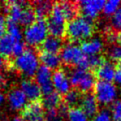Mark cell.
Listing matches in <instances>:
<instances>
[{
  "label": "cell",
  "mask_w": 121,
  "mask_h": 121,
  "mask_svg": "<svg viewBox=\"0 0 121 121\" xmlns=\"http://www.w3.org/2000/svg\"><path fill=\"white\" fill-rule=\"evenodd\" d=\"M95 31L93 21L83 17H76L66 25V35L73 42L86 41L92 37Z\"/></svg>",
  "instance_id": "cell-1"
},
{
  "label": "cell",
  "mask_w": 121,
  "mask_h": 121,
  "mask_svg": "<svg viewBox=\"0 0 121 121\" xmlns=\"http://www.w3.org/2000/svg\"><path fill=\"white\" fill-rule=\"evenodd\" d=\"M60 60L67 66H74L76 68L83 70L90 69L89 59L82 52L81 47L74 43H68L63 46L60 52Z\"/></svg>",
  "instance_id": "cell-2"
},
{
  "label": "cell",
  "mask_w": 121,
  "mask_h": 121,
  "mask_svg": "<svg viewBox=\"0 0 121 121\" xmlns=\"http://www.w3.org/2000/svg\"><path fill=\"white\" fill-rule=\"evenodd\" d=\"M13 66L23 76L32 77L39 68V58L32 49H26L25 52L15 57Z\"/></svg>",
  "instance_id": "cell-3"
},
{
  "label": "cell",
  "mask_w": 121,
  "mask_h": 121,
  "mask_svg": "<svg viewBox=\"0 0 121 121\" xmlns=\"http://www.w3.org/2000/svg\"><path fill=\"white\" fill-rule=\"evenodd\" d=\"M66 19L60 3H55L52 5V12L47 21L48 33L50 36L60 38L66 34Z\"/></svg>",
  "instance_id": "cell-4"
},
{
  "label": "cell",
  "mask_w": 121,
  "mask_h": 121,
  "mask_svg": "<svg viewBox=\"0 0 121 121\" xmlns=\"http://www.w3.org/2000/svg\"><path fill=\"white\" fill-rule=\"evenodd\" d=\"M69 80L71 86L77 88L78 91L84 94L90 93L96 84L95 76L91 71L81 68L73 69L70 73Z\"/></svg>",
  "instance_id": "cell-5"
},
{
  "label": "cell",
  "mask_w": 121,
  "mask_h": 121,
  "mask_svg": "<svg viewBox=\"0 0 121 121\" xmlns=\"http://www.w3.org/2000/svg\"><path fill=\"white\" fill-rule=\"evenodd\" d=\"M47 21L45 19H37L32 25L26 27L23 32L25 42L31 47L41 46L47 37Z\"/></svg>",
  "instance_id": "cell-6"
},
{
  "label": "cell",
  "mask_w": 121,
  "mask_h": 121,
  "mask_svg": "<svg viewBox=\"0 0 121 121\" xmlns=\"http://www.w3.org/2000/svg\"><path fill=\"white\" fill-rule=\"evenodd\" d=\"M94 91L97 102L102 105L113 104L118 95L117 88L112 82L97 81L94 87Z\"/></svg>",
  "instance_id": "cell-7"
},
{
  "label": "cell",
  "mask_w": 121,
  "mask_h": 121,
  "mask_svg": "<svg viewBox=\"0 0 121 121\" xmlns=\"http://www.w3.org/2000/svg\"><path fill=\"white\" fill-rule=\"evenodd\" d=\"M52 79V70L48 69L44 66H39L37 73L35 74V81L39 86L43 95H47L54 91Z\"/></svg>",
  "instance_id": "cell-8"
},
{
  "label": "cell",
  "mask_w": 121,
  "mask_h": 121,
  "mask_svg": "<svg viewBox=\"0 0 121 121\" xmlns=\"http://www.w3.org/2000/svg\"><path fill=\"white\" fill-rule=\"evenodd\" d=\"M104 3L105 1L104 0H84L78 3V7L82 13L83 17L93 21L103 10Z\"/></svg>",
  "instance_id": "cell-9"
},
{
  "label": "cell",
  "mask_w": 121,
  "mask_h": 121,
  "mask_svg": "<svg viewBox=\"0 0 121 121\" xmlns=\"http://www.w3.org/2000/svg\"><path fill=\"white\" fill-rule=\"evenodd\" d=\"M44 106L39 101L31 102L22 110V117L25 121H45Z\"/></svg>",
  "instance_id": "cell-10"
},
{
  "label": "cell",
  "mask_w": 121,
  "mask_h": 121,
  "mask_svg": "<svg viewBox=\"0 0 121 121\" xmlns=\"http://www.w3.org/2000/svg\"><path fill=\"white\" fill-rule=\"evenodd\" d=\"M52 86L57 93L60 95H66L71 91V82L69 77L63 70H56L52 73Z\"/></svg>",
  "instance_id": "cell-11"
},
{
  "label": "cell",
  "mask_w": 121,
  "mask_h": 121,
  "mask_svg": "<svg viewBox=\"0 0 121 121\" xmlns=\"http://www.w3.org/2000/svg\"><path fill=\"white\" fill-rule=\"evenodd\" d=\"M79 104L81 106L80 109L87 115L88 118H94L98 114L99 103L97 102L94 95L91 93L83 95Z\"/></svg>",
  "instance_id": "cell-12"
},
{
  "label": "cell",
  "mask_w": 121,
  "mask_h": 121,
  "mask_svg": "<svg viewBox=\"0 0 121 121\" xmlns=\"http://www.w3.org/2000/svg\"><path fill=\"white\" fill-rule=\"evenodd\" d=\"M20 89L25 94L27 100L32 102L38 101L42 96V91L37 82L31 79H25L21 81Z\"/></svg>",
  "instance_id": "cell-13"
},
{
  "label": "cell",
  "mask_w": 121,
  "mask_h": 121,
  "mask_svg": "<svg viewBox=\"0 0 121 121\" xmlns=\"http://www.w3.org/2000/svg\"><path fill=\"white\" fill-rule=\"evenodd\" d=\"M8 102L13 110H22L26 107L27 99L21 89H13L8 95Z\"/></svg>",
  "instance_id": "cell-14"
},
{
  "label": "cell",
  "mask_w": 121,
  "mask_h": 121,
  "mask_svg": "<svg viewBox=\"0 0 121 121\" xmlns=\"http://www.w3.org/2000/svg\"><path fill=\"white\" fill-rule=\"evenodd\" d=\"M103 47H104V43L101 39L98 37L88 39L81 44V51L87 56L99 55L103 50Z\"/></svg>",
  "instance_id": "cell-15"
},
{
  "label": "cell",
  "mask_w": 121,
  "mask_h": 121,
  "mask_svg": "<svg viewBox=\"0 0 121 121\" xmlns=\"http://www.w3.org/2000/svg\"><path fill=\"white\" fill-rule=\"evenodd\" d=\"M115 71V66L114 63L105 60L100 66L95 70V78L97 77L101 81L111 82L114 81Z\"/></svg>",
  "instance_id": "cell-16"
},
{
  "label": "cell",
  "mask_w": 121,
  "mask_h": 121,
  "mask_svg": "<svg viewBox=\"0 0 121 121\" xmlns=\"http://www.w3.org/2000/svg\"><path fill=\"white\" fill-rule=\"evenodd\" d=\"M63 47V43L61 39L53 36H47L42 44L41 45L42 52H49L52 54H57L61 51Z\"/></svg>",
  "instance_id": "cell-17"
},
{
  "label": "cell",
  "mask_w": 121,
  "mask_h": 121,
  "mask_svg": "<svg viewBox=\"0 0 121 121\" xmlns=\"http://www.w3.org/2000/svg\"><path fill=\"white\" fill-rule=\"evenodd\" d=\"M38 58L42 63V66L50 70H57L61 62L58 54H52L46 52H41Z\"/></svg>",
  "instance_id": "cell-18"
},
{
  "label": "cell",
  "mask_w": 121,
  "mask_h": 121,
  "mask_svg": "<svg viewBox=\"0 0 121 121\" xmlns=\"http://www.w3.org/2000/svg\"><path fill=\"white\" fill-rule=\"evenodd\" d=\"M16 42L17 41L13 38L10 35L5 34L0 39V56L4 58L13 56V50Z\"/></svg>",
  "instance_id": "cell-19"
},
{
  "label": "cell",
  "mask_w": 121,
  "mask_h": 121,
  "mask_svg": "<svg viewBox=\"0 0 121 121\" xmlns=\"http://www.w3.org/2000/svg\"><path fill=\"white\" fill-rule=\"evenodd\" d=\"M52 3L49 1H39L35 4L33 8L36 17L37 19H44L46 17L50 15L52 9Z\"/></svg>",
  "instance_id": "cell-20"
},
{
  "label": "cell",
  "mask_w": 121,
  "mask_h": 121,
  "mask_svg": "<svg viewBox=\"0 0 121 121\" xmlns=\"http://www.w3.org/2000/svg\"><path fill=\"white\" fill-rule=\"evenodd\" d=\"M60 104H61L60 95L56 91H54L49 95H44L42 104L47 109H55L56 108L57 109Z\"/></svg>",
  "instance_id": "cell-21"
},
{
  "label": "cell",
  "mask_w": 121,
  "mask_h": 121,
  "mask_svg": "<svg viewBox=\"0 0 121 121\" xmlns=\"http://www.w3.org/2000/svg\"><path fill=\"white\" fill-rule=\"evenodd\" d=\"M36 20H37V17H36L33 8L29 7V6L27 5L23 9V10H22L18 24L21 26L27 27L30 25H32Z\"/></svg>",
  "instance_id": "cell-22"
},
{
  "label": "cell",
  "mask_w": 121,
  "mask_h": 121,
  "mask_svg": "<svg viewBox=\"0 0 121 121\" xmlns=\"http://www.w3.org/2000/svg\"><path fill=\"white\" fill-rule=\"evenodd\" d=\"M60 5L62 9L64 15L66 17V21H71L75 18L78 12V6H76V3L71 2H59Z\"/></svg>",
  "instance_id": "cell-23"
},
{
  "label": "cell",
  "mask_w": 121,
  "mask_h": 121,
  "mask_svg": "<svg viewBox=\"0 0 121 121\" xmlns=\"http://www.w3.org/2000/svg\"><path fill=\"white\" fill-rule=\"evenodd\" d=\"M81 93L77 90H71L64 96V104L68 107L74 108L81 100Z\"/></svg>",
  "instance_id": "cell-24"
},
{
  "label": "cell",
  "mask_w": 121,
  "mask_h": 121,
  "mask_svg": "<svg viewBox=\"0 0 121 121\" xmlns=\"http://www.w3.org/2000/svg\"><path fill=\"white\" fill-rule=\"evenodd\" d=\"M7 32L8 34L10 35L16 41H22L23 35H22L19 24L7 20Z\"/></svg>",
  "instance_id": "cell-25"
},
{
  "label": "cell",
  "mask_w": 121,
  "mask_h": 121,
  "mask_svg": "<svg viewBox=\"0 0 121 121\" xmlns=\"http://www.w3.org/2000/svg\"><path fill=\"white\" fill-rule=\"evenodd\" d=\"M68 121H88V117L80 108H70L67 113Z\"/></svg>",
  "instance_id": "cell-26"
},
{
  "label": "cell",
  "mask_w": 121,
  "mask_h": 121,
  "mask_svg": "<svg viewBox=\"0 0 121 121\" xmlns=\"http://www.w3.org/2000/svg\"><path fill=\"white\" fill-rule=\"evenodd\" d=\"M107 55L113 62H121V45L114 43L108 48Z\"/></svg>",
  "instance_id": "cell-27"
},
{
  "label": "cell",
  "mask_w": 121,
  "mask_h": 121,
  "mask_svg": "<svg viewBox=\"0 0 121 121\" xmlns=\"http://www.w3.org/2000/svg\"><path fill=\"white\" fill-rule=\"evenodd\" d=\"M120 4L121 2L119 0H109V1L104 3L102 11L104 15L112 17L114 13L120 8Z\"/></svg>",
  "instance_id": "cell-28"
},
{
  "label": "cell",
  "mask_w": 121,
  "mask_h": 121,
  "mask_svg": "<svg viewBox=\"0 0 121 121\" xmlns=\"http://www.w3.org/2000/svg\"><path fill=\"white\" fill-rule=\"evenodd\" d=\"M111 116L114 121L121 120V100L118 99L112 104L111 107Z\"/></svg>",
  "instance_id": "cell-29"
},
{
  "label": "cell",
  "mask_w": 121,
  "mask_h": 121,
  "mask_svg": "<svg viewBox=\"0 0 121 121\" xmlns=\"http://www.w3.org/2000/svg\"><path fill=\"white\" fill-rule=\"evenodd\" d=\"M110 23L114 30L118 31V32H121V7L111 17Z\"/></svg>",
  "instance_id": "cell-30"
},
{
  "label": "cell",
  "mask_w": 121,
  "mask_h": 121,
  "mask_svg": "<svg viewBox=\"0 0 121 121\" xmlns=\"http://www.w3.org/2000/svg\"><path fill=\"white\" fill-rule=\"evenodd\" d=\"M45 121H63V117L60 114L57 109H47L45 114Z\"/></svg>",
  "instance_id": "cell-31"
},
{
  "label": "cell",
  "mask_w": 121,
  "mask_h": 121,
  "mask_svg": "<svg viewBox=\"0 0 121 121\" xmlns=\"http://www.w3.org/2000/svg\"><path fill=\"white\" fill-rule=\"evenodd\" d=\"M88 59H89L90 68H91V69H95V70L97 69L99 66H100L105 61V60L104 59V57L101 56H99V55L88 56Z\"/></svg>",
  "instance_id": "cell-32"
},
{
  "label": "cell",
  "mask_w": 121,
  "mask_h": 121,
  "mask_svg": "<svg viewBox=\"0 0 121 121\" xmlns=\"http://www.w3.org/2000/svg\"><path fill=\"white\" fill-rule=\"evenodd\" d=\"M91 121H112L111 113L108 109H102L93 118Z\"/></svg>",
  "instance_id": "cell-33"
},
{
  "label": "cell",
  "mask_w": 121,
  "mask_h": 121,
  "mask_svg": "<svg viewBox=\"0 0 121 121\" xmlns=\"http://www.w3.org/2000/svg\"><path fill=\"white\" fill-rule=\"evenodd\" d=\"M25 43L23 41H17L14 44L13 50V56H14L15 57L17 56L21 55L22 52H25Z\"/></svg>",
  "instance_id": "cell-34"
},
{
  "label": "cell",
  "mask_w": 121,
  "mask_h": 121,
  "mask_svg": "<svg viewBox=\"0 0 121 121\" xmlns=\"http://www.w3.org/2000/svg\"><path fill=\"white\" fill-rule=\"evenodd\" d=\"M7 32V20L3 14L0 13V39L2 38Z\"/></svg>",
  "instance_id": "cell-35"
},
{
  "label": "cell",
  "mask_w": 121,
  "mask_h": 121,
  "mask_svg": "<svg viewBox=\"0 0 121 121\" xmlns=\"http://www.w3.org/2000/svg\"><path fill=\"white\" fill-rule=\"evenodd\" d=\"M114 81L116 84L121 86V68L116 69L114 76Z\"/></svg>",
  "instance_id": "cell-36"
},
{
  "label": "cell",
  "mask_w": 121,
  "mask_h": 121,
  "mask_svg": "<svg viewBox=\"0 0 121 121\" xmlns=\"http://www.w3.org/2000/svg\"><path fill=\"white\" fill-rule=\"evenodd\" d=\"M6 85H7V81H6L5 77L2 74H0V90L5 88Z\"/></svg>",
  "instance_id": "cell-37"
},
{
  "label": "cell",
  "mask_w": 121,
  "mask_h": 121,
  "mask_svg": "<svg viewBox=\"0 0 121 121\" xmlns=\"http://www.w3.org/2000/svg\"><path fill=\"white\" fill-rule=\"evenodd\" d=\"M6 66H7V64H6V61H5V60H4V58L0 56V74H1V72L5 69Z\"/></svg>",
  "instance_id": "cell-38"
},
{
  "label": "cell",
  "mask_w": 121,
  "mask_h": 121,
  "mask_svg": "<svg viewBox=\"0 0 121 121\" xmlns=\"http://www.w3.org/2000/svg\"><path fill=\"white\" fill-rule=\"evenodd\" d=\"M116 42L121 45V32H119L116 34Z\"/></svg>",
  "instance_id": "cell-39"
},
{
  "label": "cell",
  "mask_w": 121,
  "mask_h": 121,
  "mask_svg": "<svg viewBox=\"0 0 121 121\" xmlns=\"http://www.w3.org/2000/svg\"><path fill=\"white\" fill-rule=\"evenodd\" d=\"M4 100H5V96H4V95L0 91V106L4 104Z\"/></svg>",
  "instance_id": "cell-40"
},
{
  "label": "cell",
  "mask_w": 121,
  "mask_h": 121,
  "mask_svg": "<svg viewBox=\"0 0 121 121\" xmlns=\"http://www.w3.org/2000/svg\"><path fill=\"white\" fill-rule=\"evenodd\" d=\"M12 121H25V120L22 119V116H15V117L13 119Z\"/></svg>",
  "instance_id": "cell-41"
},
{
  "label": "cell",
  "mask_w": 121,
  "mask_h": 121,
  "mask_svg": "<svg viewBox=\"0 0 121 121\" xmlns=\"http://www.w3.org/2000/svg\"><path fill=\"white\" fill-rule=\"evenodd\" d=\"M119 68H121V62L119 63Z\"/></svg>",
  "instance_id": "cell-42"
},
{
  "label": "cell",
  "mask_w": 121,
  "mask_h": 121,
  "mask_svg": "<svg viewBox=\"0 0 121 121\" xmlns=\"http://www.w3.org/2000/svg\"><path fill=\"white\" fill-rule=\"evenodd\" d=\"M120 121H121V120H120Z\"/></svg>",
  "instance_id": "cell-43"
}]
</instances>
